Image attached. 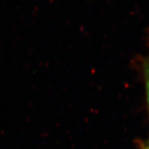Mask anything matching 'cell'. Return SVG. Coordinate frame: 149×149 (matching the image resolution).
Listing matches in <instances>:
<instances>
[{
  "mask_svg": "<svg viewBox=\"0 0 149 149\" xmlns=\"http://www.w3.org/2000/svg\"><path fill=\"white\" fill-rule=\"evenodd\" d=\"M145 80H146V88H147V95L149 107V56L146 64H145Z\"/></svg>",
  "mask_w": 149,
  "mask_h": 149,
  "instance_id": "1",
  "label": "cell"
},
{
  "mask_svg": "<svg viewBox=\"0 0 149 149\" xmlns=\"http://www.w3.org/2000/svg\"><path fill=\"white\" fill-rule=\"evenodd\" d=\"M148 149H149V148H148Z\"/></svg>",
  "mask_w": 149,
  "mask_h": 149,
  "instance_id": "2",
  "label": "cell"
}]
</instances>
